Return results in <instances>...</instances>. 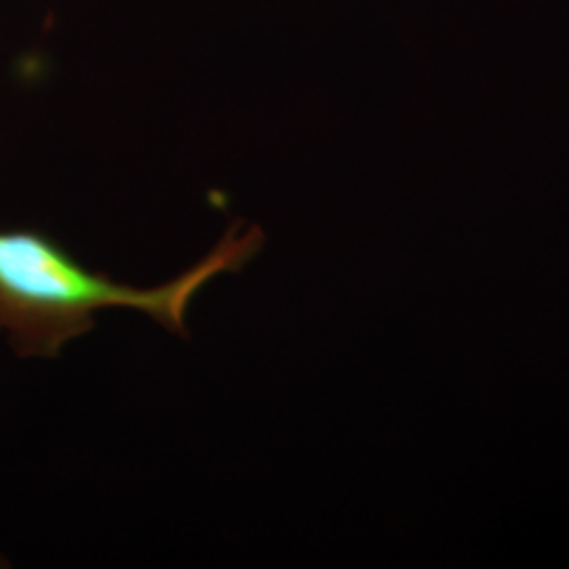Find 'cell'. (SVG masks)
Here are the masks:
<instances>
[{"instance_id":"obj_1","label":"cell","mask_w":569,"mask_h":569,"mask_svg":"<svg viewBox=\"0 0 569 569\" xmlns=\"http://www.w3.org/2000/svg\"><path fill=\"white\" fill-rule=\"evenodd\" d=\"M258 226H230L203 260L159 287L117 283L82 264L39 230H0V333L21 359H56L96 327L103 310L127 308L186 333V315L204 284L241 272L260 249Z\"/></svg>"}]
</instances>
